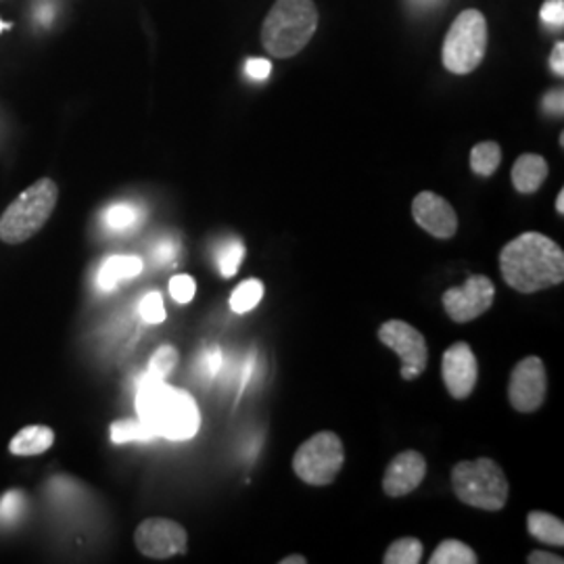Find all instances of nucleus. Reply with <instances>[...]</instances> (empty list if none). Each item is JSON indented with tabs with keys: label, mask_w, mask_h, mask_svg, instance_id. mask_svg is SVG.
<instances>
[{
	"label": "nucleus",
	"mask_w": 564,
	"mask_h": 564,
	"mask_svg": "<svg viewBox=\"0 0 564 564\" xmlns=\"http://www.w3.org/2000/svg\"><path fill=\"white\" fill-rule=\"evenodd\" d=\"M500 272L506 284L531 295L564 281V251L542 232H524L500 253Z\"/></svg>",
	"instance_id": "obj_1"
},
{
	"label": "nucleus",
	"mask_w": 564,
	"mask_h": 564,
	"mask_svg": "<svg viewBox=\"0 0 564 564\" xmlns=\"http://www.w3.org/2000/svg\"><path fill=\"white\" fill-rule=\"evenodd\" d=\"M137 412L155 437L186 442L199 433L202 414L188 391L176 389L153 375H144L137 391Z\"/></svg>",
	"instance_id": "obj_2"
},
{
	"label": "nucleus",
	"mask_w": 564,
	"mask_h": 564,
	"mask_svg": "<svg viewBox=\"0 0 564 564\" xmlns=\"http://www.w3.org/2000/svg\"><path fill=\"white\" fill-rule=\"evenodd\" d=\"M318 21L314 0H276L263 20V48L276 59L295 57L314 39Z\"/></svg>",
	"instance_id": "obj_3"
},
{
	"label": "nucleus",
	"mask_w": 564,
	"mask_h": 564,
	"mask_svg": "<svg viewBox=\"0 0 564 564\" xmlns=\"http://www.w3.org/2000/svg\"><path fill=\"white\" fill-rule=\"evenodd\" d=\"M59 202V186L51 178L30 184L0 216V241L21 245L34 239L51 220Z\"/></svg>",
	"instance_id": "obj_4"
},
{
	"label": "nucleus",
	"mask_w": 564,
	"mask_h": 564,
	"mask_svg": "<svg viewBox=\"0 0 564 564\" xmlns=\"http://www.w3.org/2000/svg\"><path fill=\"white\" fill-rule=\"evenodd\" d=\"M452 487L460 502L487 512L502 510L510 496L506 473L491 458L456 464L452 470Z\"/></svg>",
	"instance_id": "obj_5"
},
{
	"label": "nucleus",
	"mask_w": 564,
	"mask_h": 564,
	"mask_svg": "<svg viewBox=\"0 0 564 564\" xmlns=\"http://www.w3.org/2000/svg\"><path fill=\"white\" fill-rule=\"evenodd\" d=\"M487 20L477 9H466L452 21L445 34L444 67L449 74L466 76L473 74L485 59L487 53Z\"/></svg>",
	"instance_id": "obj_6"
},
{
	"label": "nucleus",
	"mask_w": 564,
	"mask_h": 564,
	"mask_svg": "<svg viewBox=\"0 0 564 564\" xmlns=\"http://www.w3.org/2000/svg\"><path fill=\"white\" fill-rule=\"evenodd\" d=\"M345 464L341 437L333 431H321L305 440L293 456V470L303 484L324 487L335 484Z\"/></svg>",
	"instance_id": "obj_7"
},
{
	"label": "nucleus",
	"mask_w": 564,
	"mask_h": 564,
	"mask_svg": "<svg viewBox=\"0 0 564 564\" xmlns=\"http://www.w3.org/2000/svg\"><path fill=\"white\" fill-rule=\"evenodd\" d=\"M379 341L402 360L403 381H416L429 364V347L419 328L403 321H387L379 328Z\"/></svg>",
	"instance_id": "obj_8"
},
{
	"label": "nucleus",
	"mask_w": 564,
	"mask_h": 564,
	"mask_svg": "<svg viewBox=\"0 0 564 564\" xmlns=\"http://www.w3.org/2000/svg\"><path fill=\"white\" fill-rule=\"evenodd\" d=\"M496 297V286L484 274H475L466 279L463 286L447 289L442 297L445 314L454 323H473L475 318L484 316L485 312L491 310Z\"/></svg>",
	"instance_id": "obj_9"
},
{
	"label": "nucleus",
	"mask_w": 564,
	"mask_h": 564,
	"mask_svg": "<svg viewBox=\"0 0 564 564\" xmlns=\"http://www.w3.org/2000/svg\"><path fill=\"white\" fill-rule=\"evenodd\" d=\"M134 544L142 556L153 561H167L184 554L188 547V535L181 523L172 519H147L134 531Z\"/></svg>",
	"instance_id": "obj_10"
},
{
	"label": "nucleus",
	"mask_w": 564,
	"mask_h": 564,
	"mask_svg": "<svg viewBox=\"0 0 564 564\" xmlns=\"http://www.w3.org/2000/svg\"><path fill=\"white\" fill-rule=\"evenodd\" d=\"M547 393V375L545 366L538 356H527L514 366L508 381V400L510 405L521 412H538L545 402Z\"/></svg>",
	"instance_id": "obj_11"
},
{
	"label": "nucleus",
	"mask_w": 564,
	"mask_h": 564,
	"mask_svg": "<svg viewBox=\"0 0 564 564\" xmlns=\"http://www.w3.org/2000/svg\"><path fill=\"white\" fill-rule=\"evenodd\" d=\"M442 377H444L447 393L454 400H466L475 391L479 379V364L477 356L468 343H454L447 347L442 360Z\"/></svg>",
	"instance_id": "obj_12"
},
{
	"label": "nucleus",
	"mask_w": 564,
	"mask_h": 564,
	"mask_svg": "<svg viewBox=\"0 0 564 564\" xmlns=\"http://www.w3.org/2000/svg\"><path fill=\"white\" fill-rule=\"evenodd\" d=\"M414 223L435 239L447 241L458 232V216L452 203L437 193L423 191L412 202Z\"/></svg>",
	"instance_id": "obj_13"
},
{
	"label": "nucleus",
	"mask_w": 564,
	"mask_h": 564,
	"mask_svg": "<svg viewBox=\"0 0 564 564\" xmlns=\"http://www.w3.org/2000/svg\"><path fill=\"white\" fill-rule=\"evenodd\" d=\"M426 475V460L421 452L405 449L384 470L383 491L389 498H402L419 489Z\"/></svg>",
	"instance_id": "obj_14"
},
{
	"label": "nucleus",
	"mask_w": 564,
	"mask_h": 564,
	"mask_svg": "<svg viewBox=\"0 0 564 564\" xmlns=\"http://www.w3.org/2000/svg\"><path fill=\"white\" fill-rule=\"evenodd\" d=\"M550 165L538 153H523L512 165V184L521 195H533L544 186Z\"/></svg>",
	"instance_id": "obj_15"
},
{
	"label": "nucleus",
	"mask_w": 564,
	"mask_h": 564,
	"mask_svg": "<svg viewBox=\"0 0 564 564\" xmlns=\"http://www.w3.org/2000/svg\"><path fill=\"white\" fill-rule=\"evenodd\" d=\"M55 444V431L44 424H32L21 429L20 433L11 440L9 452L13 456H39L48 452Z\"/></svg>",
	"instance_id": "obj_16"
},
{
	"label": "nucleus",
	"mask_w": 564,
	"mask_h": 564,
	"mask_svg": "<svg viewBox=\"0 0 564 564\" xmlns=\"http://www.w3.org/2000/svg\"><path fill=\"white\" fill-rule=\"evenodd\" d=\"M142 272V260L137 256H111L102 262L99 270V286L111 291L118 282L134 279Z\"/></svg>",
	"instance_id": "obj_17"
},
{
	"label": "nucleus",
	"mask_w": 564,
	"mask_h": 564,
	"mask_svg": "<svg viewBox=\"0 0 564 564\" xmlns=\"http://www.w3.org/2000/svg\"><path fill=\"white\" fill-rule=\"evenodd\" d=\"M527 529L535 540H540L544 544L556 545V547L564 545V523L554 514H547L542 510L529 512Z\"/></svg>",
	"instance_id": "obj_18"
},
{
	"label": "nucleus",
	"mask_w": 564,
	"mask_h": 564,
	"mask_svg": "<svg viewBox=\"0 0 564 564\" xmlns=\"http://www.w3.org/2000/svg\"><path fill=\"white\" fill-rule=\"evenodd\" d=\"M502 163V147L498 142L485 141L473 147L470 151V167L477 176L489 178L498 172Z\"/></svg>",
	"instance_id": "obj_19"
},
{
	"label": "nucleus",
	"mask_w": 564,
	"mask_h": 564,
	"mask_svg": "<svg viewBox=\"0 0 564 564\" xmlns=\"http://www.w3.org/2000/svg\"><path fill=\"white\" fill-rule=\"evenodd\" d=\"M431 564H477L479 558L470 545L460 540H445L435 547L433 556L429 558Z\"/></svg>",
	"instance_id": "obj_20"
},
{
	"label": "nucleus",
	"mask_w": 564,
	"mask_h": 564,
	"mask_svg": "<svg viewBox=\"0 0 564 564\" xmlns=\"http://www.w3.org/2000/svg\"><path fill=\"white\" fill-rule=\"evenodd\" d=\"M141 209L132 203H113L102 214V223L113 232H126L134 228L137 224H141Z\"/></svg>",
	"instance_id": "obj_21"
},
{
	"label": "nucleus",
	"mask_w": 564,
	"mask_h": 564,
	"mask_svg": "<svg viewBox=\"0 0 564 564\" xmlns=\"http://www.w3.org/2000/svg\"><path fill=\"white\" fill-rule=\"evenodd\" d=\"M155 433L142 423L141 419H126L111 424V442L116 445L132 444V442H153Z\"/></svg>",
	"instance_id": "obj_22"
},
{
	"label": "nucleus",
	"mask_w": 564,
	"mask_h": 564,
	"mask_svg": "<svg viewBox=\"0 0 564 564\" xmlns=\"http://www.w3.org/2000/svg\"><path fill=\"white\" fill-rule=\"evenodd\" d=\"M424 547L416 538H400L387 547L384 564H419L423 561Z\"/></svg>",
	"instance_id": "obj_23"
},
{
	"label": "nucleus",
	"mask_w": 564,
	"mask_h": 564,
	"mask_svg": "<svg viewBox=\"0 0 564 564\" xmlns=\"http://www.w3.org/2000/svg\"><path fill=\"white\" fill-rule=\"evenodd\" d=\"M263 282L258 279H249L241 282L232 295H230V307L235 314H247L251 312L258 303L262 302Z\"/></svg>",
	"instance_id": "obj_24"
},
{
	"label": "nucleus",
	"mask_w": 564,
	"mask_h": 564,
	"mask_svg": "<svg viewBox=\"0 0 564 564\" xmlns=\"http://www.w3.org/2000/svg\"><path fill=\"white\" fill-rule=\"evenodd\" d=\"M242 258H245V245L241 239H228L218 251V268L224 279H232L239 268H241Z\"/></svg>",
	"instance_id": "obj_25"
},
{
	"label": "nucleus",
	"mask_w": 564,
	"mask_h": 564,
	"mask_svg": "<svg viewBox=\"0 0 564 564\" xmlns=\"http://www.w3.org/2000/svg\"><path fill=\"white\" fill-rule=\"evenodd\" d=\"M178 360H181V356H178V349H176V347L162 345V347L153 354V358H151V362H149V375H153V377H158V379H165V377L178 366Z\"/></svg>",
	"instance_id": "obj_26"
},
{
	"label": "nucleus",
	"mask_w": 564,
	"mask_h": 564,
	"mask_svg": "<svg viewBox=\"0 0 564 564\" xmlns=\"http://www.w3.org/2000/svg\"><path fill=\"white\" fill-rule=\"evenodd\" d=\"M139 312H141V318L144 323L162 324L165 321V307H163L162 295L155 293V291L144 295Z\"/></svg>",
	"instance_id": "obj_27"
},
{
	"label": "nucleus",
	"mask_w": 564,
	"mask_h": 564,
	"mask_svg": "<svg viewBox=\"0 0 564 564\" xmlns=\"http://www.w3.org/2000/svg\"><path fill=\"white\" fill-rule=\"evenodd\" d=\"M197 282L188 274H178L170 281V295L176 303H188L195 297Z\"/></svg>",
	"instance_id": "obj_28"
},
{
	"label": "nucleus",
	"mask_w": 564,
	"mask_h": 564,
	"mask_svg": "<svg viewBox=\"0 0 564 564\" xmlns=\"http://www.w3.org/2000/svg\"><path fill=\"white\" fill-rule=\"evenodd\" d=\"M21 508H23V496L20 491H9L2 496L0 500V521L11 523L20 517Z\"/></svg>",
	"instance_id": "obj_29"
},
{
	"label": "nucleus",
	"mask_w": 564,
	"mask_h": 564,
	"mask_svg": "<svg viewBox=\"0 0 564 564\" xmlns=\"http://www.w3.org/2000/svg\"><path fill=\"white\" fill-rule=\"evenodd\" d=\"M540 18L550 28H563L564 25V0H545Z\"/></svg>",
	"instance_id": "obj_30"
},
{
	"label": "nucleus",
	"mask_w": 564,
	"mask_h": 564,
	"mask_svg": "<svg viewBox=\"0 0 564 564\" xmlns=\"http://www.w3.org/2000/svg\"><path fill=\"white\" fill-rule=\"evenodd\" d=\"M542 107H544L545 113L561 118L564 111L563 88H554V90H550V93L545 95L544 101H542Z\"/></svg>",
	"instance_id": "obj_31"
},
{
	"label": "nucleus",
	"mask_w": 564,
	"mask_h": 564,
	"mask_svg": "<svg viewBox=\"0 0 564 564\" xmlns=\"http://www.w3.org/2000/svg\"><path fill=\"white\" fill-rule=\"evenodd\" d=\"M245 69H247V76L253 80H268L272 74V63L268 59H249Z\"/></svg>",
	"instance_id": "obj_32"
},
{
	"label": "nucleus",
	"mask_w": 564,
	"mask_h": 564,
	"mask_svg": "<svg viewBox=\"0 0 564 564\" xmlns=\"http://www.w3.org/2000/svg\"><path fill=\"white\" fill-rule=\"evenodd\" d=\"M550 67L552 72L563 78L564 76V42H556L554 48H552V55H550Z\"/></svg>",
	"instance_id": "obj_33"
},
{
	"label": "nucleus",
	"mask_w": 564,
	"mask_h": 564,
	"mask_svg": "<svg viewBox=\"0 0 564 564\" xmlns=\"http://www.w3.org/2000/svg\"><path fill=\"white\" fill-rule=\"evenodd\" d=\"M527 563L529 564H563L564 561L561 556H554V554H547V552H531L527 556Z\"/></svg>",
	"instance_id": "obj_34"
},
{
	"label": "nucleus",
	"mask_w": 564,
	"mask_h": 564,
	"mask_svg": "<svg viewBox=\"0 0 564 564\" xmlns=\"http://www.w3.org/2000/svg\"><path fill=\"white\" fill-rule=\"evenodd\" d=\"M174 253H176V247L172 241H163L155 247V258L162 263L170 262L174 258Z\"/></svg>",
	"instance_id": "obj_35"
},
{
	"label": "nucleus",
	"mask_w": 564,
	"mask_h": 564,
	"mask_svg": "<svg viewBox=\"0 0 564 564\" xmlns=\"http://www.w3.org/2000/svg\"><path fill=\"white\" fill-rule=\"evenodd\" d=\"M203 368L207 370V375H216L220 368V351H212L203 358Z\"/></svg>",
	"instance_id": "obj_36"
},
{
	"label": "nucleus",
	"mask_w": 564,
	"mask_h": 564,
	"mask_svg": "<svg viewBox=\"0 0 564 564\" xmlns=\"http://www.w3.org/2000/svg\"><path fill=\"white\" fill-rule=\"evenodd\" d=\"M307 563V558L305 556H300V554H293V556H286V558H282L281 564H305Z\"/></svg>",
	"instance_id": "obj_37"
},
{
	"label": "nucleus",
	"mask_w": 564,
	"mask_h": 564,
	"mask_svg": "<svg viewBox=\"0 0 564 564\" xmlns=\"http://www.w3.org/2000/svg\"><path fill=\"white\" fill-rule=\"evenodd\" d=\"M556 212H558V216H564V188L558 191V197H556Z\"/></svg>",
	"instance_id": "obj_38"
},
{
	"label": "nucleus",
	"mask_w": 564,
	"mask_h": 564,
	"mask_svg": "<svg viewBox=\"0 0 564 564\" xmlns=\"http://www.w3.org/2000/svg\"><path fill=\"white\" fill-rule=\"evenodd\" d=\"M11 28H13V23H7V21L0 20V34L7 32V30H11Z\"/></svg>",
	"instance_id": "obj_39"
}]
</instances>
